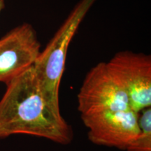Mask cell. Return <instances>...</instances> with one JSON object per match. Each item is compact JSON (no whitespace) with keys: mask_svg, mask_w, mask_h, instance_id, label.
<instances>
[{"mask_svg":"<svg viewBox=\"0 0 151 151\" xmlns=\"http://www.w3.org/2000/svg\"><path fill=\"white\" fill-rule=\"evenodd\" d=\"M16 134L45 138L62 145L72 140L70 126L45 101L33 66L6 84L0 100V139Z\"/></svg>","mask_w":151,"mask_h":151,"instance_id":"1","label":"cell"},{"mask_svg":"<svg viewBox=\"0 0 151 151\" xmlns=\"http://www.w3.org/2000/svg\"><path fill=\"white\" fill-rule=\"evenodd\" d=\"M96 0H81L34 64L41 91L48 106L61 115L60 81L65 68L68 48L73 35Z\"/></svg>","mask_w":151,"mask_h":151,"instance_id":"2","label":"cell"},{"mask_svg":"<svg viewBox=\"0 0 151 151\" xmlns=\"http://www.w3.org/2000/svg\"><path fill=\"white\" fill-rule=\"evenodd\" d=\"M106 63L125 91L132 110L140 113L151 107L150 55L122 51Z\"/></svg>","mask_w":151,"mask_h":151,"instance_id":"3","label":"cell"},{"mask_svg":"<svg viewBox=\"0 0 151 151\" xmlns=\"http://www.w3.org/2000/svg\"><path fill=\"white\" fill-rule=\"evenodd\" d=\"M78 109L81 115L132 109L127 94L106 62L97 64L86 75L78 94Z\"/></svg>","mask_w":151,"mask_h":151,"instance_id":"4","label":"cell"},{"mask_svg":"<svg viewBox=\"0 0 151 151\" xmlns=\"http://www.w3.org/2000/svg\"><path fill=\"white\" fill-rule=\"evenodd\" d=\"M88 139L100 146L126 150L140 133L139 113L132 109L81 115Z\"/></svg>","mask_w":151,"mask_h":151,"instance_id":"5","label":"cell"},{"mask_svg":"<svg viewBox=\"0 0 151 151\" xmlns=\"http://www.w3.org/2000/svg\"><path fill=\"white\" fill-rule=\"evenodd\" d=\"M40 52V42L31 24L11 29L0 39V83L7 84L33 66Z\"/></svg>","mask_w":151,"mask_h":151,"instance_id":"6","label":"cell"},{"mask_svg":"<svg viewBox=\"0 0 151 151\" xmlns=\"http://www.w3.org/2000/svg\"><path fill=\"white\" fill-rule=\"evenodd\" d=\"M140 133L127 151H151V107L143 109L139 113Z\"/></svg>","mask_w":151,"mask_h":151,"instance_id":"7","label":"cell"},{"mask_svg":"<svg viewBox=\"0 0 151 151\" xmlns=\"http://www.w3.org/2000/svg\"><path fill=\"white\" fill-rule=\"evenodd\" d=\"M4 7V1H0V12L2 11Z\"/></svg>","mask_w":151,"mask_h":151,"instance_id":"8","label":"cell"},{"mask_svg":"<svg viewBox=\"0 0 151 151\" xmlns=\"http://www.w3.org/2000/svg\"><path fill=\"white\" fill-rule=\"evenodd\" d=\"M0 1H4V0H0Z\"/></svg>","mask_w":151,"mask_h":151,"instance_id":"9","label":"cell"}]
</instances>
